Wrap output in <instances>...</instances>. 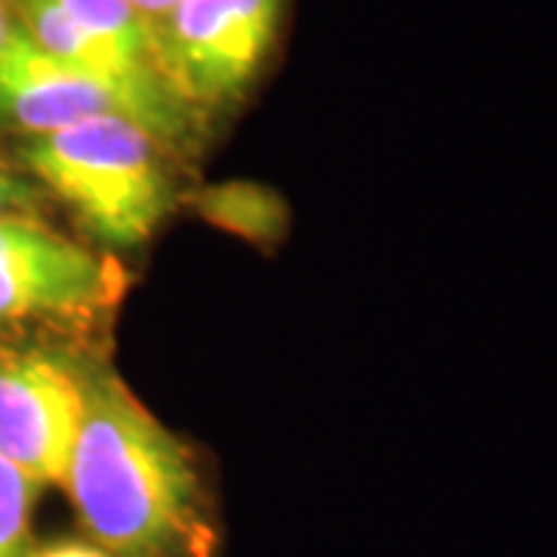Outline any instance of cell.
Instances as JSON below:
<instances>
[{
	"label": "cell",
	"instance_id": "cell-1",
	"mask_svg": "<svg viewBox=\"0 0 557 557\" xmlns=\"http://www.w3.org/2000/svg\"><path fill=\"white\" fill-rule=\"evenodd\" d=\"M60 486L115 557H208L214 530L189 449L109 369L87 372L78 437Z\"/></svg>",
	"mask_w": 557,
	"mask_h": 557
},
{
	"label": "cell",
	"instance_id": "cell-2",
	"mask_svg": "<svg viewBox=\"0 0 557 557\" xmlns=\"http://www.w3.org/2000/svg\"><path fill=\"white\" fill-rule=\"evenodd\" d=\"M25 164L109 248L143 245L177 199L161 139L124 115L32 137Z\"/></svg>",
	"mask_w": 557,
	"mask_h": 557
},
{
	"label": "cell",
	"instance_id": "cell-3",
	"mask_svg": "<svg viewBox=\"0 0 557 557\" xmlns=\"http://www.w3.org/2000/svg\"><path fill=\"white\" fill-rule=\"evenodd\" d=\"M13 20L65 65L102 84L161 143L189 127V106L161 75L156 35L131 0H13Z\"/></svg>",
	"mask_w": 557,
	"mask_h": 557
},
{
	"label": "cell",
	"instance_id": "cell-4",
	"mask_svg": "<svg viewBox=\"0 0 557 557\" xmlns=\"http://www.w3.org/2000/svg\"><path fill=\"white\" fill-rule=\"evenodd\" d=\"M278 13L282 0H177L152 32L161 75L189 109L239 97L273 47Z\"/></svg>",
	"mask_w": 557,
	"mask_h": 557
},
{
	"label": "cell",
	"instance_id": "cell-5",
	"mask_svg": "<svg viewBox=\"0 0 557 557\" xmlns=\"http://www.w3.org/2000/svg\"><path fill=\"white\" fill-rule=\"evenodd\" d=\"M121 288L112 255L65 239L32 214L0 218V322L90 317L115 304Z\"/></svg>",
	"mask_w": 557,
	"mask_h": 557
},
{
	"label": "cell",
	"instance_id": "cell-6",
	"mask_svg": "<svg viewBox=\"0 0 557 557\" xmlns=\"http://www.w3.org/2000/svg\"><path fill=\"white\" fill-rule=\"evenodd\" d=\"M87 372L47 350L0 347V458L60 486L78 437Z\"/></svg>",
	"mask_w": 557,
	"mask_h": 557
},
{
	"label": "cell",
	"instance_id": "cell-7",
	"mask_svg": "<svg viewBox=\"0 0 557 557\" xmlns=\"http://www.w3.org/2000/svg\"><path fill=\"white\" fill-rule=\"evenodd\" d=\"M100 115H124V109L102 84L50 57L13 25L0 50V119L44 137Z\"/></svg>",
	"mask_w": 557,
	"mask_h": 557
},
{
	"label": "cell",
	"instance_id": "cell-8",
	"mask_svg": "<svg viewBox=\"0 0 557 557\" xmlns=\"http://www.w3.org/2000/svg\"><path fill=\"white\" fill-rule=\"evenodd\" d=\"M199 211L211 223L251 242L276 239L285 223L278 196L260 186H248V183H226V186L201 193Z\"/></svg>",
	"mask_w": 557,
	"mask_h": 557
},
{
	"label": "cell",
	"instance_id": "cell-9",
	"mask_svg": "<svg viewBox=\"0 0 557 557\" xmlns=\"http://www.w3.org/2000/svg\"><path fill=\"white\" fill-rule=\"evenodd\" d=\"M40 490L38 480L0 458V557H28L32 511Z\"/></svg>",
	"mask_w": 557,
	"mask_h": 557
},
{
	"label": "cell",
	"instance_id": "cell-10",
	"mask_svg": "<svg viewBox=\"0 0 557 557\" xmlns=\"http://www.w3.org/2000/svg\"><path fill=\"white\" fill-rule=\"evenodd\" d=\"M35 208V193L20 177L0 168V218H28Z\"/></svg>",
	"mask_w": 557,
	"mask_h": 557
},
{
	"label": "cell",
	"instance_id": "cell-11",
	"mask_svg": "<svg viewBox=\"0 0 557 557\" xmlns=\"http://www.w3.org/2000/svg\"><path fill=\"white\" fill-rule=\"evenodd\" d=\"M28 557H115L109 555L100 545H87V542H57L38 552H28Z\"/></svg>",
	"mask_w": 557,
	"mask_h": 557
},
{
	"label": "cell",
	"instance_id": "cell-12",
	"mask_svg": "<svg viewBox=\"0 0 557 557\" xmlns=\"http://www.w3.org/2000/svg\"><path fill=\"white\" fill-rule=\"evenodd\" d=\"M131 3L137 7L139 16L149 22V28L156 32V25H159V22L168 16V10H171L177 0H131Z\"/></svg>",
	"mask_w": 557,
	"mask_h": 557
},
{
	"label": "cell",
	"instance_id": "cell-13",
	"mask_svg": "<svg viewBox=\"0 0 557 557\" xmlns=\"http://www.w3.org/2000/svg\"><path fill=\"white\" fill-rule=\"evenodd\" d=\"M13 25H16V20H13V10H10V3H3V0H0V50L7 47V38H10Z\"/></svg>",
	"mask_w": 557,
	"mask_h": 557
},
{
	"label": "cell",
	"instance_id": "cell-14",
	"mask_svg": "<svg viewBox=\"0 0 557 557\" xmlns=\"http://www.w3.org/2000/svg\"><path fill=\"white\" fill-rule=\"evenodd\" d=\"M3 3H13V0H3Z\"/></svg>",
	"mask_w": 557,
	"mask_h": 557
}]
</instances>
